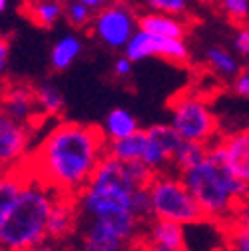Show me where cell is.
Instances as JSON below:
<instances>
[{
  "mask_svg": "<svg viewBox=\"0 0 249 251\" xmlns=\"http://www.w3.org/2000/svg\"><path fill=\"white\" fill-rule=\"evenodd\" d=\"M108 155V140L98 126L60 122L32 155V176L54 192L78 196Z\"/></svg>",
  "mask_w": 249,
  "mask_h": 251,
  "instance_id": "obj_1",
  "label": "cell"
},
{
  "mask_svg": "<svg viewBox=\"0 0 249 251\" xmlns=\"http://www.w3.org/2000/svg\"><path fill=\"white\" fill-rule=\"evenodd\" d=\"M138 187L128 164L106 155L88 185L76 196L80 213L86 219H100L126 241H134L142 226L132 207Z\"/></svg>",
  "mask_w": 249,
  "mask_h": 251,
  "instance_id": "obj_2",
  "label": "cell"
},
{
  "mask_svg": "<svg viewBox=\"0 0 249 251\" xmlns=\"http://www.w3.org/2000/svg\"><path fill=\"white\" fill-rule=\"evenodd\" d=\"M50 185L30 176L16 201L0 211V247L2 251H22L48 241V219L56 200Z\"/></svg>",
  "mask_w": 249,
  "mask_h": 251,
  "instance_id": "obj_3",
  "label": "cell"
},
{
  "mask_svg": "<svg viewBox=\"0 0 249 251\" xmlns=\"http://www.w3.org/2000/svg\"><path fill=\"white\" fill-rule=\"evenodd\" d=\"M179 176L209 222L227 226L237 215L239 205L249 200V181L209 155Z\"/></svg>",
  "mask_w": 249,
  "mask_h": 251,
  "instance_id": "obj_4",
  "label": "cell"
},
{
  "mask_svg": "<svg viewBox=\"0 0 249 251\" xmlns=\"http://www.w3.org/2000/svg\"><path fill=\"white\" fill-rule=\"evenodd\" d=\"M151 203H153V217L155 219H170V222L181 224L190 227L205 219L198 200L192 196L188 185L183 183L181 176H172L170 172L155 174L148 185Z\"/></svg>",
  "mask_w": 249,
  "mask_h": 251,
  "instance_id": "obj_5",
  "label": "cell"
},
{
  "mask_svg": "<svg viewBox=\"0 0 249 251\" xmlns=\"http://www.w3.org/2000/svg\"><path fill=\"white\" fill-rule=\"evenodd\" d=\"M170 124L181 140L213 144L217 138V120L211 106L194 94H181L172 102Z\"/></svg>",
  "mask_w": 249,
  "mask_h": 251,
  "instance_id": "obj_6",
  "label": "cell"
},
{
  "mask_svg": "<svg viewBox=\"0 0 249 251\" xmlns=\"http://www.w3.org/2000/svg\"><path fill=\"white\" fill-rule=\"evenodd\" d=\"M140 28V18L124 2H112L96 12L92 20V32L110 50H124Z\"/></svg>",
  "mask_w": 249,
  "mask_h": 251,
  "instance_id": "obj_7",
  "label": "cell"
},
{
  "mask_svg": "<svg viewBox=\"0 0 249 251\" xmlns=\"http://www.w3.org/2000/svg\"><path fill=\"white\" fill-rule=\"evenodd\" d=\"M124 54L132 62H140L149 56H160V58L177 62V64H183V62L190 60V50L185 46L183 38H166V36L146 32L142 28H138V32L132 36L128 46L124 48Z\"/></svg>",
  "mask_w": 249,
  "mask_h": 251,
  "instance_id": "obj_8",
  "label": "cell"
},
{
  "mask_svg": "<svg viewBox=\"0 0 249 251\" xmlns=\"http://www.w3.org/2000/svg\"><path fill=\"white\" fill-rule=\"evenodd\" d=\"M179 144L181 138L174 130L172 124H153L148 128V144L142 162L148 168H151L155 174L168 172Z\"/></svg>",
  "mask_w": 249,
  "mask_h": 251,
  "instance_id": "obj_9",
  "label": "cell"
},
{
  "mask_svg": "<svg viewBox=\"0 0 249 251\" xmlns=\"http://www.w3.org/2000/svg\"><path fill=\"white\" fill-rule=\"evenodd\" d=\"M209 158L229 166L239 177L249 181V130L235 132L225 140L209 144Z\"/></svg>",
  "mask_w": 249,
  "mask_h": 251,
  "instance_id": "obj_10",
  "label": "cell"
},
{
  "mask_svg": "<svg viewBox=\"0 0 249 251\" xmlns=\"http://www.w3.org/2000/svg\"><path fill=\"white\" fill-rule=\"evenodd\" d=\"M30 144V132L26 124H20L6 114L0 116V162L2 172L14 170L26 155Z\"/></svg>",
  "mask_w": 249,
  "mask_h": 251,
  "instance_id": "obj_11",
  "label": "cell"
},
{
  "mask_svg": "<svg viewBox=\"0 0 249 251\" xmlns=\"http://www.w3.org/2000/svg\"><path fill=\"white\" fill-rule=\"evenodd\" d=\"M78 219H80V207L78 200L74 196L66 194H56L50 219H48V241H62L74 233L78 227Z\"/></svg>",
  "mask_w": 249,
  "mask_h": 251,
  "instance_id": "obj_12",
  "label": "cell"
},
{
  "mask_svg": "<svg viewBox=\"0 0 249 251\" xmlns=\"http://www.w3.org/2000/svg\"><path fill=\"white\" fill-rule=\"evenodd\" d=\"M128 243L100 219H88L80 233L78 251H126Z\"/></svg>",
  "mask_w": 249,
  "mask_h": 251,
  "instance_id": "obj_13",
  "label": "cell"
},
{
  "mask_svg": "<svg viewBox=\"0 0 249 251\" xmlns=\"http://www.w3.org/2000/svg\"><path fill=\"white\" fill-rule=\"evenodd\" d=\"M38 110L36 102V88H30L28 84H8L2 94V114L8 118L28 124Z\"/></svg>",
  "mask_w": 249,
  "mask_h": 251,
  "instance_id": "obj_14",
  "label": "cell"
},
{
  "mask_svg": "<svg viewBox=\"0 0 249 251\" xmlns=\"http://www.w3.org/2000/svg\"><path fill=\"white\" fill-rule=\"evenodd\" d=\"M144 239L166 247L185 249V226L170 222V219H153L148 224V233Z\"/></svg>",
  "mask_w": 249,
  "mask_h": 251,
  "instance_id": "obj_15",
  "label": "cell"
},
{
  "mask_svg": "<svg viewBox=\"0 0 249 251\" xmlns=\"http://www.w3.org/2000/svg\"><path fill=\"white\" fill-rule=\"evenodd\" d=\"M138 130H142V128H140L136 116L128 108H114V110H110L108 116L104 118V124H102V132H104L108 142L128 138V136L136 134Z\"/></svg>",
  "mask_w": 249,
  "mask_h": 251,
  "instance_id": "obj_16",
  "label": "cell"
},
{
  "mask_svg": "<svg viewBox=\"0 0 249 251\" xmlns=\"http://www.w3.org/2000/svg\"><path fill=\"white\" fill-rule=\"evenodd\" d=\"M148 144V130H138L136 134L122 138V140H112L108 142V155L116 158L120 162H140L144 158Z\"/></svg>",
  "mask_w": 249,
  "mask_h": 251,
  "instance_id": "obj_17",
  "label": "cell"
},
{
  "mask_svg": "<svg viewBox=\"0 0 249 251\" xmlns=\"http://www.w3.org/2000/svg\"><path fill=\"white\" fill-rule=\"evenodd\" d=\"M140 28L146 32L166 36V38H183L185 36V24L177 16L162 14V12H148L140 16Z\"/></svg>",
  "mask_w": 249,
  "mask_h": 251,
  "instance_id": "obj_18",
  "label": "cell"
},
{
  "mask_svg": "<svg viewBox=\"0 0 249 251\" xmlns=\"http://www.w3.org/2000/svg\"><path fill=\"white\" fill-rule=\"evenodd\" d=\"M82 52V40L76 34H66L56 40V44L50 50V64L54 70L62 72V70H68L74 60L80 56Z\"/></svg>",
  "mask_w": 249,
  "mask_h": 251,
  "instance_id": "obj_19",
  "label": "cell"
},
{
  "mask_svg": "<svg viewBox=\"0 0 249 251\" xmlns=\"http://www.w3.org/2000/svg\"><path fill=\"white\" fill-rule=\"evenodd\" d=\"M209 155V146L207 144H199V142H188L181 140V144L177 146L175 153H174V162L172 168L177 174H183L192 168H196L198 164H201Z\"/></svg>",
  "mask_w": 249,
  "mask_h": 251,
  "instance_id": "obj_20",
  "label": "cell"
},
{
  "mask_svg": "<svg viewBox=\"0 0 249 251\" xmlns=\"http://www.w3.org/2000/svg\"><path fill=\"white\" fill-rule=\"evenodd\" d=\"M205 64L222 78L227 80H235L241 74V66L235 60V56L227 50H224L222 46H209L205 50Z\"/></svg>",
  "mask_w": 249,
  "mask_h": 251,
  "instance_id": "obj_21",
  "label": "cell"
},
{
  "mask_svg": "<svg viewBox=\"0 0 249 251\" xmlns=\"http://www.w3.org/2000/svg\"><path fill=\"white\" fill-rule=\"evenodd\" d=\"M66 12V6L60 0H32L28 6V16L42 28L54 26Z\"/></svg>",
  "mask_w": 249,
  "mask_h": 251,
  "instance_id": "obj_22",
  "label": "cell"
},
{
  "mask_svg": "<svg viewBox=\"0 0 249 251\" xmlns=\"http://www.w3.org/2000/svg\"><path fill=\"white\" fill-rule=\"evenodd\" d=\"M36 102H38V112L42 116H60L66 108L64 94L52 82H42L36 88Z\"/></svg>",
  "mask_w": 249,
  "mask_h": 251,
  "instance_id": "obj_23",
  "label": "cell"
},
{
  "mask_svg": "<svg viewBox=\"0 0 249 251\" xmlns=\"http://www.w3.org/2000/svg\"><path fill=\"white\" fill-rule=\"evenodd\" d=\"M225 227V251H249V222L233 217Z\"/></svg>",
  "mask_w": 249,
  "mask_h": 251,
  "instance_id": "obj_24",
  "label": "cell"
},
{
  "mask_svg": "<svg viewBox=\"0 0 249 251\" xmlns=\"http://www.w3.org/2000/svg\"><path fill=\"white\" fill-rule=\"evenodd\" d=\"M132 207H134L136 217L142 224H149L155 219L153 217V203H151V196H149L148 187H138L136 190L134 200H132Z\"/></svg>",
  "mask_w": 249,
  "mask_h": 251,
  "instance_id": "obj_25",
  "label": "cell"
},
{
  "mask_svg": "<svg viewBox=\"0 0 249 251\" xmlns=\"http://www.w3.org/2000/svg\"><path fill=\"white\" fill-rule=\"evenodd\" d=\"M64 18L68 20L70 26L82 28V26H86V24H90L92 20H94V10H90L86 4L78 2V0H72V2L66 4Z\"/></svg>",
  "mask_w": 249,
  "mask_h": 251,
  "instance_id": "obj_26",
  "label": "cell"
},
{
  "mask_svg": "<svg viewBox=\"0 0 249 251\" xmlns=\"http://www.w3.org/2000/svg\"><path fill=\"white\" fill-rule=\"evenodd\" d=\"M151 12H162L170 16H181L188 10V0H146Z\"/></svg>",
  "mask_w": 249,
  "mask_h": 251,
  "instance_id": "obj_27",
  "label": "cell"
},
{
  "mask_svg": "<svg viewBox=\"0 0 249 251\" xmlns=\"http://www.w3.org/2000/svg\"><path fill=\"white\" fill-rule=\"evenodd\" d=\"M222 6L233 20H247L249 18V0H222Z\"/></svg>",
  "mask_w": 249,
  "mask_h": 251,
  "instance_id": "obj_28",
  "label": "cell"
},
{
  "mask_svg": "<svg viewBox=\"0 0 249 251\" xmlns=\"http://www.w3.org/2000/svg\"><path fill=\"white\" fill-rule=\"evenodd\" d=\"M233 48L237 54L249 58V28H239L235 32V38H233Z\"/></svg>",
  "mask_w": 249,
  "mask_h": 251,
  "instance_id": "obj_29",
  "label": "cell"
},
{
  "mask_svg": "<svg viewBox=\"0 0 249 251\" xmlns=\"http://www.w3.org/2000/svg\"><path fill=\"white\" fill-rule=\"evenodd\" d=\"M132 68H134V62L124 54V56H120L116 62H114V74L118 76V78H126V76H130L132 74Z\"/></svg>",
  "mask_w": 249,
  "mask_h": 251,
  "instance_id": "obj_30",
  "label": "cell"
},
{
  "mask_svg": "<svg viewBox=\"0 0 249 251\" xmlns=\"http://www.w3.org/2000/svg\"><path fill=\"white\" fill-rule=\"evenodd\" d=\"M233 90L237 96L249 98V70H243L235 80H233Z\"/></svg>",
  "mask_w": 249,
  "mask_h": 251,
  "instance_id": "obj_31",
  "label": "cell"
},
{
  "mask_svg": "<svg viewBox=\"0 0 249 251\" xmlns=\"http://www.w3.org/2000/svg\"><path fill=\"white\" fill-rule=\"evenodd\" d=\"M138 251H185V249H175V247H166V245H158V243H151L148 239H142Z\"/></svg>",
  "mask_w": 249,
  "mask_h": 251,
  "instance_id": "obj_32",
  "label": "cell"
},
{
  "mask_svg": "<svg viewBox=\"0 0 249 251\" xmlns=\"http://www.w3.org/2000/svg\"><path fill=\"white\" fill-rule=\"evenodd\" d=\"M8 42H6V38H2V42H0V72H6V68H8Z\"/></svg>",
  "mask_w": 249,
  "mask_h": 251,
  "instance_id": "obj_33",
  "label": "cell"
},
{
  "mask_svg": "<svg viewBox=\"0 0 249 251\" xmlns=\"http://www.w3.org/2000/svg\"><path fill=\"white\" fill-rule=\"evenodd\" d=\"M78 2H82V4H86L90 10H94V12H100L102 8H106V6H110L114 0H78Z\"/></svg>",
  "mask_w": 249,
  "mask_h": 251,
  "instance_id": "obj_34",
  "label": "cell"
},
{
  "mask_svg": "<svg viewBox=\"0 0 249 251\" xmlns=\"http://www.w3.org/2000/svg\"><path fill=\"white\" fill-rule=\"evenodd\" d=\"M22 251H58L54 241H44V243H38V245H32L28 249H22Z\"/></svg>",
  "mask_w": 249,
  "mask_h": 251,
  "instance_id": "obj_35",
  "label": "cell"
},
{
  "mask_svg": "<svg viewBox=\"0 0 249 251\" xmlns=\"http://www.w3.org/2000/svg\"><path fill=\"white\" fill-rule=\"evenodd\" d=\"M8 10V0H0V12H6Z\"/></svg>",
  "mask_w": 249,
  "mask_h": 251,
  "instance_id": "obj_36",
  "label": "cell"
},
{
  "mask_svg": "<svg viewBox=\"0 0 249 251\" xmlns=\"http://www.w3.org/2000/svg\"><path fill=\"white\" fill-rule=\"evenodd\" d=\"M245 26H247V28H249V18H247V24H245Z\"/></svg>",
  "mask_w": 249,
  "mask_h": 251,
  "instance_id": "obj_37",
  "label": "cell"
},
{
  "mask_svg": "<svg viewBox=\"0 0 249 251\" xmlns=\"http://www.w3.org/2000/svg\"><path fill=\"white\" fill-rule=\"evenodd\" d=\"M247 70H249V66H247Z\"/></svg>",
  "mask_w": 249,
  "mask_h": 251,
  "instance_id": "obj_38",
  "label": "cell"
}]
</instances>
